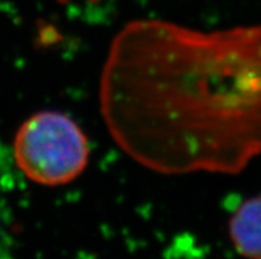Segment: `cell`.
<instances>
[{"label": "cell", "instance_id": "3957f363", "mask_svg": "<svg viewBox=\"0 0 261 259\" xmlns=\"http://www.w3.org/2000/svg\"><path fill=\"white\" fill-rule=\"evenodd\" d=\"M229 236L239 254L261 259V196L252 197L238 208L229 221Z\"/></svg>", "mask_w": 261, "mask_h": 259}, {"label": "cell", "instance_id": "7a4b0ae2", "mask_svg": "<svg viewBox=\"0 0 261 259\" xmlns=\"http://www.w3.org/2000/svg\"><path fill=\"white\" fill-rule=\"evenodd\" d=\"M13 160L30 180L57 187L76 180L89 161V143L68 115L40 111L27 119L13 139Z\"/></svg>", "mask_w": 261, "mask_h": 259}, {"label": "cell", "instance_id": "6da1fadb", "mask_svg": "<svg viewBox=\"0 0 261 259\" xmlns=\"http://www.w3.org/2000/svg\"><path fill=\"white\" fill-rule=\"evenodd\" d=\"M98 99L110 136L139 165L239 174L261 154V25L129 21L110 43Z\"/></svg>", "mask_w": 261, "mask_h": 259}]
</instances>
